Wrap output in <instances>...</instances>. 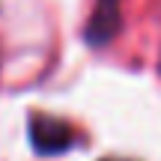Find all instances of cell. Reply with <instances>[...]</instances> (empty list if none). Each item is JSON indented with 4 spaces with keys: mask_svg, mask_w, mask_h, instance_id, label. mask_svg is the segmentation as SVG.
<instances>
[{
    "mask_svg": "<svg viewBox=\"0 0 161 161\" xmlns=\"http://www.w3.org/2000/svg\"><path fill=\"white\" fill-rule=\"evenodd\" d=\"M27 137L36 155L42 158H57L72 152L75 146L84 143V134L72 122L60 119L54 114H30L27 119Z\"/></svg>",
    "mask_w": 161,
    "mask_h": 161,
    "instance_id": "obj_1",
    "label": "cell"
},
{
    "mask_svg": "<svg viewBox=\"0 0 161 161\" xmlns=\"http://www.w3.org/2000/svg\"><path fill=\"white\" fill-rule=\"evenodd\" d=\"M122 30V0H96L84 24V42L90 48H108Z\"/></svg>",
    "mask_w": 161,
    "mask_h": 161,
    "instance_id": "obj_2",
    "label": "cell"
},
{
    "mask_svg": "<svg viewBox=\"0 0 161 161\" xmlns=\"http://www.w3.org/2000/svg\"><path fill=\"white\" fill-rule=\"evenodd\" d=\"M98 161H131V158H98Z\"/></svg>",
    "mask_w": 161,
    "mask_h": 161,
    "instance_id": "obj_3",
    "label": "cell"
},
{
    "mask_svg": "<svg viewBox=\"0 0 161 161\" xmlns=\"http://www.w3.org/2000/svg\"><path fill=\"white\" fill-rule=\"evenodd\" d=\"M158 72H161V63H158Z\"/></svg>",
    "mask_w": 161,
    "mask_h": 161,
    "instance_id": "obj_4",
    "label": "cell"
}]
</instances>
